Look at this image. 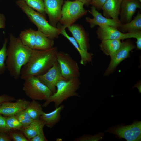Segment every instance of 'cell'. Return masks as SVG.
Returning a JSON list of instances; mask_svg holds the SVG:
<instances>
[{
  "instance_id": "1",
  "label": "cell",
  "mask_w": 141,
  "mask_h": 141,
  "mask_svg": "<svg viewBox=\"0 0 141 141\" xmlns=\"http://www.w3.org/2000/svg\"><path fill=\"white\" fill-rule=\"evenodd\" d=\"M58 52L56 46L44 50L33 49L28 61L22 68L20 78L25 80L45 73L57 61Z\"/></svg>"
},
{
  "instance_id": "2",
  "label": "cell",
  "mask_w": 141,
  "mask_h": 141,
  "mask_svg": "<svg viewBox=\"0 0 141 141\" xmlns=\"http://www.w3.org/2000/svg\"><path fill=\"white\" fill-rule=\"evenodd\" d=\"M33 49L24 45L19 37L10 34L5 63L7 70L15 80L20 78L22 68L28 61Z\"/></svg>"
},
{
  "instance_id": "3",
  "label": "cell",
  "mask_w": 141,
  "mask_h": 141,
  "mask_svg": "<svg viewBox=\"0 0 141 141\" xmlns=\"http://www.w3.org/2000/svg\"><path fill=\"white\" fill-rule=\"evenodd\" d=\"M81 84L79 78L60 80L56 85V92L45 101L42 106L46 107L51 103L53 102L56 108L70 97H79L77 91L80 88Z\"/></svg>"
},
{
  "instance_id": "4",
  "label": "cell",
  "mask_w": 141,
  "mask_h": 141,
  "mask_svg": "<svg viewBox=\"0 0 141 141\" xmlns=\"http://www.w3.org/2000/svg\"><path fill=\"white\" fill-rule=\"evenodd\" d=\"M16 4L31 22L35 25L38 30L52 39L58 37L60 34L61 29L51 25L47 21L46 17L29 6L24 0H17Z\"/></svg>"
},
{
  "instance_id": "5",
  "label": "cell",
  "mask_w": 141,
  "mask_h": 141,
  "mask_svg": "<svg viewBox=\"0 0 141 141\" xmlns=\"http://www.w3.org/2000/svg\"><path fill=\"white\" fill-rule=\"evenodd\" d=\"M84 4L79 1L67 0L64 1L59 22L62 28L66 29L74 24L79 19L86 14L87 11Z\"/></svg>"
},
{
  "instance_id": "6",
  "label": "cell",
  "mask_w": 141,
  "mask_h": 141,
  "mask_svg": "<svg viewBox=\"0 0 141 141\" xmlns=\"http://www.w3.org/2000/svg\"><path fill=\"white\" fill-rule=\"evenodd\" d=\"M22 90L32 100L46 101L52 94L50 89L36 76L30 77L25 80Z\"/></svg>"
},
{
  "instance_id": "7",
  "label": "cell",
  "mask_w": 141,
  "mask_h": 141,
  "mask_svg": "<svg viewBox=\"0 0 141 141\" xmlns=\"http://www.w3.org/2000/svg\"><path fill=\"white\" fill-rule=\"evenodd\" d=\"M57 61L63 78L67 79L79 78L80 73L78 63L69 54L63 51L58 52Z\"/></svg>"
},
{
  "instance_id": "8",
  "label": "cell",
  "mask_w": 141,
  "mask_h": 141,
  "mask_svg": "<svg viewBox=\"0 0 141 141\" xmlns=\"http://www.w3.org/2000/svg\"><path fill=\"white\" fill-rule=\"evenodd\" d=\"M105 132L115 134L127 141H140L141 140V121L134 122L131 124L119 125L111 127Z\"/></svg>"
},
{
  "instance_id": "9",
  "label": "cell",
  "mask_w": 141,
  "mask_h": 141,
  "mask_svg": "<svg viewBox=\"0 0 141 141\" xmlns=\"http://www.w3.org/2000/svg\"><path fill=\"white\" fill-rule=\"evenodd\" d=\"M141 30L123 33L113 27L103 26H99L96 32L97 37L101 41L106 40L124 39L130 38H136Z\"/></svg>"
},
{
  "instance_id": "10",
  "label": "cell",
  "mask_w": 141,
  "mask_h": 141,
  "mask_svg": "<svg viewBox=\"0 0 141 141\" xmlns=\"http://www.w3.org/2000/svg\"><path fill=\"white\" fill-rule=\"evenodd\" d=\"M135 48L134 44L129 40L122 42L119 49L110 56V61L104 75H107L113 73L122 61L128 57L130 52Z\"/></svg>"
},
{
  "instance_id": "11",
  "label": "cell",
  "mask_w": 141,
  "mask_h": 141,
  "mask_svg": "<svg viewBox=\"0 0 141 141\" xmlns=\"http://www.w3.org/2000/svg\"><path fill=\"white\" fill-rule=\"evenodd\" d=\"M46 85L53 93L56 91V85L60 80L67 79L62 75L60 67L57 61L46 73L36 76Z\"/></svg>"
},
{
  "instance_id": "12",
  "label": "cell",
  "mask_w": 141,
  "mask_h": 141,
  "mask_svg": "<svg viewBox=\"0 0 141 141\" xmlns=\"http://www.w3.org/2000/svg\"><path fill=\"white\" fill-rule=\"evenodd\" d=\"M64 0H44V9L48 16L49 23L57 27L61 17V9Z\"/></svg>"
},
{
  "instance_id": "13",
  "label": "cell",
  "mask_w": 141,
  "mask_h": 141,
  "mask_svg": "<svg viewBox=\"0 0 141 141\" xmlns=\"http://www.w3.org/2000/svg\"><path fill=\"white\" fill-rule=\"evenodd\" d=\"M88 12L93 16V17L91 18L87 17H86L85 19L86 22L89 24L91 28L97 25L99 26H109L118 29L122 24L119 20H115L103 16L93 6H92L90 10L88 11Z\"/></svg>"
},
{
  "instance_id": "14",
  "label": "cell",
  "mask_w": 141,
  "mask_h": 141,
  "mask_svg": "<svg viewBox=\"0 0 141 141\" xmlns=\"http://www.w3.org/2000/svg\"><path fill=\"white\" fill-rule=\"evenodd\" d=\"M139 0H122L120 13V21L122 24L130 22L137 9H141Z\"/></svg>"
},
{
  "instance_id": "15",
  "label": "cell",
  "mask_w": 141,
  "mask_h": 141,
  "mask_svg": "<svg viewBox=\"0 0 141 141\" xmlns=\"http://www.w3.org/2000/svg\"><path fill=\"white\" fill-rule=\"evenodd\" d=\"M4 102L0 105V114L5 117L15 115L20 111L26 109L30 102L20 99L15 102Z\"/></svg>"
},
{
  "instance_id": "16",
  "label": "cell",
  "mask_w": 141,
  "mask_h": 141,
  "mask_svg": "<svg viewBox=\"0 0 141 141\" xmlns=\"http://www.w3.org/2000/svg\"><path fill=\"white\" fill-rule=\"evenodd\" d=\"M67 28L81 48L88 51L90 48L89 39L83 27L81 25L74 24Z\"/></svg>"
},
{
  "instance_id": "17",
  "label": "cell",
  "mask_w": 141,
  "mask_h": 141,
  "mask_svg": "<svg viewBox=\"0 0 141 141\" xmlns=\"http://www.w3.org/2000/svg\"><path fill=\"white\" fill-rule=\"evenodd\" d=\"M122 0H107L102 7L104 16L119 20Z\"/></svg>"
},
{
  "instance_id": "18",
  "label": "cell",
  "mask_w": 141,
  "mask_h": 141,
  "mask_svg": "<svg viewBox=\"0 0 141 141\" xmlns=\"http://www.w3.org/2000/svg\"><path fill=\"white\" fill-rule=\"evenodd\" d=\"M64 107L63 105L61 104L51 112L46 113L43 111L39 119L44 122L45 126L51 128L60 121L61 112Z\"/></svg>"
},
{
  "instance_id": "19",
  "label": "cell",
  "mask_w": 141,
  "mask_h": 141,
  "mask_svg": "<svg viewBox=\"0 0 141 141\" xmlns=\"http://www.w3.org/2000/svg\"><path fill=\"white\" fill-rule=\"evenodd\" d=\"M61 29L60 34H61L67 38L76 49L80 54L81 60L80 63L81 64L85 65L87 63H92L93 58V54L88 51H85L81 48L77 42L73 37L69 35L66 31V29L59 26Z\"/></svg>"
},
{
  "instance_id": "20",
  "label": "cell",
  "mask_w": 141,
  "mask_h": 141,
  "mask_svg": "<svg viewBox=\"0 0 141 141\" xmlns=\"http://www.w3.org/2000/svg\"><path fill=\"white\" fill-rule=\"evenodd\" d=\"M54 45V39L45 35L38 30L36 31L33 49L44 50L51 48Z\"/></svg>"
},
{
  "instance_id": "21",
  "label": "cell",
  "mask_w": 141,
  "mask_h": 141,
  "mask_svg": "<svg viewBox=\"0 0 141 141\" xmlns=\"http://www.w3.org/2000/svg\"><path fill=\"white\" fill-rule=\"evenodd\" d=\"M45 126L44 122L39 118L34 120L28 125L22 127L21 131L30 140L43 129Z\"/></svg>"
},
{
  "instance_id": "22",
  "label": "cell",
  "mask_w": 141,
  "mask_h": 141,
  "mask_svg": "<svg viewBox=\"0 0 141 141\" xmlns=\"http://www.w3.org/2000/svg\"><path fill=\"white\" fill-rule=\"evenodd\" d=\"M121 43L119 40H106L101 41L99 45L100 49L105 54L110 56L119 49Z\"/></svg>"
},
{
  "instance_id": "23",
  "label": "cell",
  "mask_w": 141,
  "mask_h": 141,
  "mask_svg": "<svg viewBox=\"0 0 141 141\" xmlns=\"http://www.w3.org/2000/svg\"><path fill=\"white\" fill-rule=\"evenodd\" d=\"M36 33V31L32 28L26 29L21 32L19 38L24 45L33 49Z\"/></svg>"
},
{
  "instance_id": "24",
  "label": "cell",
  "mask_w": 141,
  "mask_h": 141,
  "mask_svg": "<svg viewBox=\"0 0 141 141\" xmlns=\"http://www.w3.org/2000/svg\"><path fill=\"white\" fill-rule=\"evenodd\" d=\"M120 31L123 33L132 32L141 30V14L138 12L133 20L124 24H122L119 27Z\"/></svg>"
},
{
  "instance_id": "25",
  "label": "cell",
  "mask_w": 141,
  "mask_h": 141,
  "mask_svg": "<svg viewBox=\"0 0 141 141\" xmlns=\"http://www.w3.org/2000/svg\"><path fill=\"white\" fill-rule=\"evenodd\" d=\"M41 104L36 100L30 102L26 109L30 116L33 119H39L43 111Z\"/></svg>"
},
{
  "instance_id": "26",
  "label": "cell",
  "mask_w": 141,
  "mask_h": 141,
  "mask_svg": "<svg viewBox=\"0 0 141 141\" xmlns=\"http://www.w3.org/2000/svg\"><path fill=\"white\" fill-rule=\"evenodd\" d=\"M8 38H5L3 45L0 49V75L4 74L7 70L5 61L7 58V45Z\"/></svg>"
},
{
  "instance_id": "27",
  "label": "cell",
  "mask_w": 141,
  "mask_h": 141,
  "mask_svg": "<svg viewBox=\"0 0 141 141\" xmlns=\"http://www.w3.org/2000/svg\"><path fill=\"white\" fill-rule=\"evenodd\" d=\"M30 7L46 17L44 0H24Z\"/></svg>"
},
{
  "instance_id": "28",
  "label": "cell",
  "mask_w": 141,
  "mask_h": 141,
  "mask_svg": "<svg viewBox=\"0 0 141 141\" xmlns=\"http://www.w3.org/2000/svg\"><path fill=\"white\" fill-rule=\"evenodd\" d=\"M5 122L7 127L9 131L21 130L22 127L15 115L5 117Z\"/></svg>"
},
{
  "instance_id": "29",
  "label": "cell",
  "mask_w": 141,
  "mask_h": 141,
  "mask_svg": "<svg viewBox=\"0 0 141 141\" xmlns=\"http://www.w3.org/2000/svg\"><path fill=\"white\" fill-rule=\"evenodd\" d=\"M15 116L22 125V127L27 126L34 120L30 116L26 109L18 112Z\"/></svg>"
},
{
  "instance_id": "30",
  "label": "cell",
  "mask_w": 141,
  "mask_h": 141,
  "mask_svg": "<svg viewBox=\"0 0 141 141\" xmlns=\"http://www.w3.org/2000/svg\"><path fill=\"white\" fill-rule=\"evenodd\" d=\"M104 135L103 133H99L94 135H84L81 136L76 138L75 141H97L102 139Z\"/></svg>"
},
{
  "instance_id": "31",
  "label": "cell",
  "mask_w": 141,
  "mask_h": 141,
  "mask_svg": "<svg viewBox=\"0 0 141 141\" xmlns=\"http://www.w3.org/2000/svg\"><path fill=\"white\" fill-rule=\"evenodd\" d=\"M18 130L11 131L9 132L8 133L12 140L14 141H29L21 131V132H18Z\"/></svg>"
},
{
  "instance_id": "32",
  "label": "cell",
  "mask_w": 141,
  "mask_h": 141,
  "mask_svg": "<svg viewBox=\"0 0 141 141\" xmlns=\"http://www.w3.org/2000/svg\"><path fill=\"white\" fill-rule=\"evenodd\" d=\"M9 131L6 125L5 117L0 114V132L8 133Z\"/></svg>"
},
{
  "instance_id": "33",
  "label": "cell",
  "mask_w": 141,
  "mask_h": 141,
  "mask_svg": "<svg viewBox=\"0 0 141 141\" xmlns=\"http://www.w3.org/2000/svg\"><path fill=\"white\" fill-rule=\"evenodd\" d=\"M107 0H91L90 5L95 7L96 9L100 10Z\"/></svg>"
},
{
  "instance_id": "34",
  "label": "cell",
  "mask_w": 141,
  "mask_h": 141,
  "mask_svg": "<svg viewBox=\"0 0 141 141\" xmlns=\"http://www.w3.org/2000/svg\"><path fill=\"white\" fill-rule=\"evenodd\" d=\"M31 141H47L44 135L43 129L41 130L35 136L30 140Z\"/></svg>"
},
{
  "instance_id": "35",
  "label": "cell",
  "mask_w": 141,
  "mask_h": 141,
  "mask_svg": "<svg viewBox=\"0 0 141 141\" xmlns=\"http://www.w3.org/2000/svg\"><path fill=\"white\" fill-rule=\"evenodd\" d=\"M16 99L13 96L6 94L0 95V105L2 103L6 102L13 101Z\"/></svg>"
},
{
  "instance_id": "36",
  "label": "cell",
  "mask_w": 141,
  "mask_h": 141,
  "mask_svg": "<svg viewBox=\"0 0 141 141\" xmlns=\"http://www.w3.org/2000/svg\"><path fill=\"white\" fill-rule=\"evenodd\" d=\"M12 140L8 133L0 132V141H11Z\"/></svg>"
},
{
  "instance_id": "37",
  "label": "cell",
  "mask_w": 141,
  "mask_h": 141,
  "mask_svg": "<svg viewBox=\"0 0 141 141\" xmlns=\"http://www.w3.org/2000/svg\"><path fill=\"white\" fill-rule=\"evenodd\" d=\"M6 18L3 14L0 13V29L4 28L6 25Z\"/></svg>"
},
{
  "instance_id": "38",
  "label": "cell",
  "mask_w": 141,
  "mask_h": 141,
  "mask_svg": "<svg viewBox=\"0 0 141 141\" xmlns=\"http://www.w3.org/2000/svg\"><path fill=\"white\" fill-rule=\"evenodd\" d=\"M136 38L137 39V41L136 42L137 48L138 49L141 50V32L138 34Z\"/></svg>"
},
{
  "instance_id": "39",
  "label": "cell",
  "mask_w": 141,
  "mask_h": 141,
  "mask_svg": "<svg viewBox=\"0 0 141 141\" xmlns=\"http://www.w3.org/2000/svg\"><path fill=\"white\" fill-rule=\"evenodd\" d=\"M80 1L84 3V5L88 6L90 5L91 0H77Z\"/></svg>"
},
{
  "instance_id": "40",
  "label": "cell",
  "mask_w": 141,
  "mask_h": 141,
  "mask_svg": "<svg viewBox=\"0 0 141 141\" xmlns=\"http://www.w3.org/2000/svg\"><path fill=\"white\" fill-rule=\"evenodd\" d=\"M140 2H141V0H139Z\"/></svg>"
}]
</instances>
